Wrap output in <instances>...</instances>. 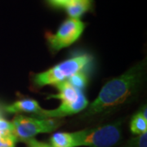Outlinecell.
I'll list each match as a JSON object with an SVG mask.
<instances>
[{"label": "cell", "mask_w": 147, "mask_h": 147, "mask_svg": "<svg viewBox=\"0 0 147 147\" xmlns=\"http://www.w3.org/2000/svg\"><path fill=\"white\" fill-rule=\"evenodd\" d=\"M145 69L146 61H142L125 73L107 82L101 88L98 96L88 105L84 117L96 115L124 103L137 92L141 86Z\"/></svg>", "instance_id": "obj_1"}, {"label": "cell", "mask_w": 147, "mask_h": 147, "mask_svg": "<svg viewBox=\"0 0 147 147\" xmlns=\"http://www.w3.org/2000/svg\"><path fill=\"white\" fill-rule=\"evenodd\" d=\"M92 57L88 54L76 56L64 61L44 72L34 74V83L37 87H43L46 85H55L71 77L89 65Z\"/></svg>", "instance_id": "obj_2"}, {"label": "cell", "mask_w": 147, "mask_h": 147, "mask_svg": "<svg viewBox=\"0 0 147 147\" xmlns=\"http://www.w3.org/2000/svg\"><path fill=\"white\" fill-rule=\"evenodd\" d=\"M72 133L76 147H111L120 140L121 123L86 128Z\"/></svg>", "instance_id": "obj_3"}, {"label": "cell", "mask_w": 147, "mask_h": 147, "mask_svg": "<svg viewBox=\"0 0 147 147\" xmlns=\"http://www.w3.org/2000/svg\"><path fill=\"white\" fill-rule=\"evenodd\" d=\"M60 124L61 123L54 119H37L17 115L11 122V131L17 141H27L37 134L54 131Z\"/></svg>", "instance_id": "obj_4"}, {"label": "cell", "mask_w": 147, "mask_h": 147, "mask_svg": "<svg viewBox=\"0 0 147 147\" xmlns=\"http://www.w3.org/2000/svg\"><path fill=\"white\" fill-rule=\"evenodd\" d=\"M85 26L86 24L79 19L69 18L60 26L56 34H46L47 42L54 51L69 47L82 35Z\"/></svg>", "instance_id": "obj_5"}, {"label": "cell", "mask_w": 147, "mask_h": 147, "mask_svg": "<svg viewBox=\"0 0 147 147\" xmlns=\"http://www.w3.org/2000/svg\"><path fill=\"white\" fill-rule=\"evenodd\" d=\"M88 105V100L83 92H80L78 98L70 102H62L57 109L50 110H42V111L37 115L42 119H57L65 116L77 114L87 108Z\"/></svg>", "instance_id": "obj_6"}, {"label": "cell", "mask_w": 147, "mask_h": 147, "mask_svg": "<svg viewBox=\"0 0 147 147\" xmlns=\"http://www.w3.org/2000/svg\"><path fill=\"white\" fill-rule=\"evenodd\" d=\"M38 101L34 99H22L16 100L10 105H7L5 110L10 114H18V113H30V114H38L42 111Z\"/></svg>", "instance_id": "obj_7"}, {"label": "cell", "mask_w": 147, "mask_h": 147, "mask_svg": "<svg viewBox=\"0 0 147 147\" xmlns=\"http://www.w3.org/2000/svg\"><path fill=\"white\" fill-rule=\"evenodd\" d=\"M57 90L59 93L55 95H51L48 98H56L62 100V102H70L75 100L81 91H79L74 88L67 80L60 82L54 85Z\"/></svg>", "instance_id": "obj_8"}, {"label": "cell", "mask_w": 147, "mask_h": 147, "mask_svg": "<svg viewBox=\"0 0 147 147\" xmlns=\"http://www.w3.org/2000/svg\"><path fill=\"white\" fill-rule=\"evenodd\" d=\"M92 6V0H69L65 9L69 18L79 19L84 13L91 10Z\"/></svg>", "instance_id": "obj_9"}, {"label": "cell", "mask_w": 147, "mask_h": 147, "mask_svg": "<svg viewBox=\"0 0 147 147\" xmlns=\"http://www.w3.org/2000/svg\"><path fill=\"white\" fill-rule=\"evenodd\" d=\"M50 145L53 147H76L73 133L56 132L50 137Z\"/></svg>", "instance_id": "obj_10"}, {"label": "cell", "mask_w": 147, "mask_h": 147, "mask_svg": "<svg viewBox=\"0 0 147 147\" xmlns=\"http://www.w3.org/2000/svg\"><path fill=\"white\" fill-rule=\"evenodd\" d=\"M130 129L131 132L136 135H142L146 133L147 119L144 118L139 112H137L131 119Z\"/></svg>", "instance_id": "obj_11"}, {"label": "cell", "mask_w": 147, "mask_h": 147, "mask_svg": "<svg viewBox=\"0 0 147 147\" xmlns=\"http://www.w3.org/2000/svg\"><path fill=\"white\" fill-rule=\"evenodd\" d=\"M67 81L73 86L74 88L83 92V90L85 89V88L88 85V77L86 72H84V70H81L78 73L73 74L71 77H69L67 79Z\"/></svg>", "instance_id": "obj_12"}, {"label": "cell", "mask_w": 147, "mask_h": 147, "mask_svg": "<svg viewBox=\"0 0 147 147\" xmlns=\"http://www.w3.org/2000/svg\"><path fill=\"white\" fill-rule=\"evenodd\" d=\"M17 140L13 135L0 140V147H15Z\"/></svg>", "instance_id": "obj_13"}, {"label": "cell", "mask_w": 147, "mask_h": 147, "mask_svg": "<svg viewBox=\"0 0 147 147\" xmlns=\"http://www.w3.org/2000/svg\"><path fill=\"white\" fill-rule=\"evenodd\" d=\"M69 0H47L49 5L55 8H65Z\"/></svg>", "instance_id": "obj_14"}, {"label": "cell", "mask_w": 147, "mask_h": 147, "mask_svg": "<svg viewBox=\"0 0 147 147\" xmlns=\"http://www.w3.org/2000/svg\"><path fill=\"white\" fill-rule=\"evenodd\" d=\"M27 144V147H46L45 146V144L44 142H41L37 141L36 139L34 138H31V139H29L26 141Z\"/></svg>", "instance_id": "obj_15"}, {"label": "cell", "mask_w": 147, "mask_h": 147, "mask_svg": "<svg viewBox=\"0 0 147 147\" xmlns=\"http://www.w3.org/2000/svg\"><path fill=\"white\" fill-rule=\"evenodd\" d=\"M45 146H46V147H53L52 146H51V145H49V144H47V143L45 144Z\"/></svg>", "instance_id": "obj_16"}]
</instances>
